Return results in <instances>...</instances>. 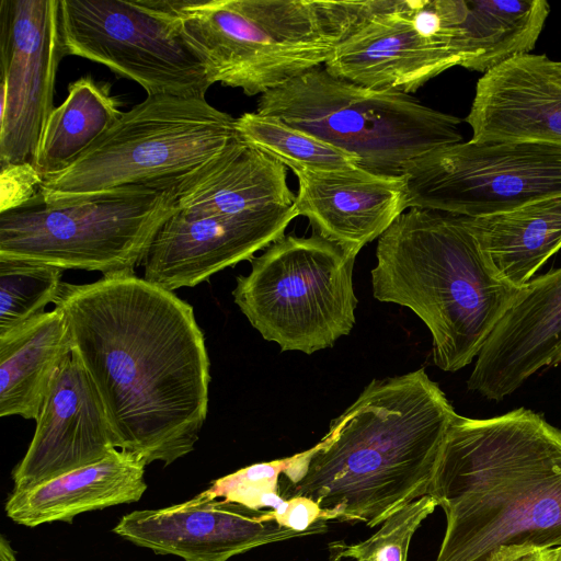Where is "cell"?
Wrapping results in <instances>:
<instances>
[{
	"label": "cell",
	"instance_id": "obj_16",
	"mask_svg": "<svg viewBox=\"0 0 561 561\" xmlns=\"http://www.w3.org/2000/svg\"><path fill=\"white\" fill-rule=\"evenodd\" d=\"M113 449L115 437L102 402L71 353L53 381L26 454L12 472L13 492L100 461Z\"/></svg>",
	"mask_w": 561,
	"mask_h": 561
},
{
	"label": "cell",
	"instance_id": "obj_3",
	"mask_svg": "<svg viewBox=\"0 0 561 561\" xmlns=\"http://www.w3.org/2000/svg\"><path fill=\"white\" fill-rule=\"evenodd\" d=\"M456 415L424 368L374 379L316 446L291 456L280 495L311 497L340 522L381 525L428 494Z\"/></svg>",
	"mask_w": 561,
	"mask_h": 561
},
{
	"label": "cell",
	"instance_id": "obj_8",
	"mask_svg": "<svg viewBox=\"0 0 561 561\" xmlns=\"http://www.w3.org/2000/svg\"><path fill=\"white\" fill-rule=\"evenodd\" d=\"M355 259L317 233L284 234L250 261L232 296L264 340L310 355L333 346L355 324Z\"/></svg>",
	"mask_w": 561,
	"mask_h": 561
},
{
	"label": "cell",
	"instance_id": "obj_4",
	"mask_svg": "<svg viewBox=\"0 0 561 561\" xmlns=\"http://www.w3.org/2000/svg\"><path fill=\"white\" fill-rule=\"evenodd\" d=\"M376 259L374 297L425 323L444 371L478 356L522 288L500 276L465 216L451 213L409 208L378 238Z\"/></svg>",
	"mask_w": 561,
	"mask_h": 561
},
{
	"label": "cell",
	"instance_id": "obj_28",
	"mask_svg": "<svg viewBox=\"0 0 561 561\" xmlns=\"http://www.w3.org/2000/svg\"><path fill=\"white\" fill-rule=\"evenodd\" d=\"M437 506V502L427 494L408 503L388 517L381 527L364 541H331L328 545L330 561H408L413 535Z\"/></svg>",
	"mask_w": 561,
	"mask_h": 561
},
{
	"label": "cell",
	"instance_id": "obj_22",
	"mask_svg": "<svg viewBox=\"0 0 561 561\" xmlns=\"http://www.w3.org/2000/svg\"><path fill=\"white\" fill-rule=\"evenodd\" d=\"M71 353L66 319L56 307L0 336V416L36 421Z\"/></svg>",
	"mask_w": 561,
	"mask_h": 561
},
{
	"label": "cell",
	"instance_id": "obj_18",
	"mask_svg": "<svg viewBox=\"0 0 561 561\" xmlns=\"http://www.w3.org/2000/svg\"><path fill=\"white\" fill-rule=\"evenodd\" d=\"M465 121L473 141L561 146V62L530 53L482 75Z\"/></svg>",
	"mask_w": 561,
	"mask_h": 561
},
{
	"label": "cell",
	"instance_id": "obj_9",
	"mask_svg": "<svg viewBox=\"0 0 561 561\" xmlns=\"http://www.w3.org/2000/svg\"><path fill=\"white\" fill-rule=\"evenodd\" d=\"M176 199L178 188H130L65 205H47L37 194V203L0 214V256L134 274Z\"/></svg>",
	"mask_w": 561,
	"mask_h": 561
},
{
	"label": "cell",
	"instance_id": "obj_11",
	"mask_svg": "<svg viewBox=\"0 0 561 561\" xmlns=\"http://www.w3.org/2000/svg\"><path fill=\"white\" fill-rule=\"evenodd\" d=\"M405 205L479 217L561 194V146L536 141H460L411 161Z\"/></svg>",
	"mask_w": 561,
	"mask_h": 561
},
{
	"label": "cell",
	"instance_id": "obj_14",
	"mask_svg": "<svg viewBox=\"0 0 561 561\" xmlns=\"http://www.w3.org/2000/svg\"><path fill=\"white\" fill-rule=\"evenodd\" d=\"M297 216L295 203L197 218L176 209L146 254L144 278L170 291L194 287L226 267L251 261L282 238Z\"/></svg>",
	"mask_w": 561,
	"mask_h": 561
},
{
	"label": "cell",
	"instance_id": "obj_34",
	"mask_svg": "<svg viewBox=\"0 0 561 561\" xmlns=\"http://www.w3.org/2000/svg\"><path fill=\"white\" fill-rule=\"evenodd\" d=\"M545 561H561V546L543 550Z\"/></svg>",
	"mask_w": 561,
	"mask_h": 561
},
{
	"label": "cell",
	"instance_id": "obj_10",
	"mask_svg": "<svg viewBox=\"0 0 561 561\" xmlns=\"http://www.w3.org/2000/svg\"><path fill=\"white\" fill-rule=\"evenodd\" d=\"M176 0H59L64 56H78L140 84L147 95L205 98L213 85L180 34Z\"/></svg>",
	"mask_w": 561,
	"mask_h": 561
},
{
	"label": "cell",
	"instance_id": "obj_6",
	"mask_svg": "<svg viewBox=\"0 0 561 561\" xmlns=\"http://www.w3.org/2000/svg\"><path fill=\"white\" fill-rule=\"evenodd\" d=\"M236 118L205 98L147 95L73 163L43 180L47 205L130 190L178 188L236 137Z\"/></svg>",
	"mask_w": 561,
	"mask_h": 561
},
{
	"label": "cell",
	"instance_id": "obj_5",
	"mask_svg": "<svg viewBox=\"0 0 561 561\" xmlns=\"http://www.w3.org/2000/svg\"><path fill=\"white\" fill-rule=\"evenodd\" d=\"M376 0H176L186 45L211 84L264 94L324 66Z\"/></svg>",
	"mask_w": 561,
	"mask_h": 561
},
{
	"label": "cell",
	"instance_id": "obj_25",
	"mask_svg": "<svg viewBox=\"0 0 561 561\" xmlns=\"http://www.w3.org/2000/svg\"><path fill=\"white\" fill-rule=\"evenodd\" d=\"M110 84L84 76L68 87L65 101L44 125L32 163L43 180L73 163L123 114Z\"/></svg>",
	"mask_w": 561,
	"mask_h": 561
},
{
	"label": "cell",
	"instance_id": "obj_32",
	"mask_svg": "<svg viewBox=\"0 0 561 561\" xmlns=\"http://www.w3.org/2000/svg\"><path fill=\"white\" fill-rule=\"evenodd\" d=\"M491 561H545L543 550L536 549H504Z\"/></svg>",
	"mask_w": 561,
	"mask_h": 561
},
{
	"label": "cell",
	"instance_id": "obj_24",
	"mask_svg": "<svg viewBox=\"0 0 561 561\" xmlns=\"http://www.w3.org/2000/svg\"><path fill=\"white\" fill-rule=\"evenodd\" d=\"M459 38L461 67L483 75L507 60L530 54L550 5L545 0H465Z\"/></svg>",
	"mask_w": 561,
	"mask_h": 561
},
{
	"label": "cell",
	"instance_id": "obj_13",
	"mask_svg": "<svg viewBox=\"0 0 561 561\" xmlns=\"http://www.w3.org/2000/svg\"><path fill=\"white\" fill-rule=\"evenodd\" d=\"M0 16V162H32L65 57L59 0H1Z\"/></svg>",
	"mask_w": 561,
	"mask_h": 561
},
{
	"label": "cell",
	"instance_id": "obj_30",
	"mask_svg": "<svg viewBox=\"0 0 561 561\" xmlns=\"http://www.w3.org/2000/svg\"><path fill=\"white\" fill-rule=\"evenodd\" d=\"M42 175L31 161L1 163L0 214L21 208L38 194Z\"/></svg>",
	"mask_w": 561,
	"mask_h": 561
},
{
	"label": "cell",
	"instance_id": "obj_1",
	"mask_svg": "<svg viewBox=\"0 0 561 561\" xmlns=\"http://www.w3.org/2000/svg\"><path fill=\"white\" fill-rule=\"evenodd\" d=\"M54 304L116 448L146 466L193 451L207 416L210 362L192 306L135 273L64 283Z\"/></svg>",
	"mask_w": 561,
	"mask_h": 561
},
{
	"label": "cell",
	"instance_id": "obj_12",
	"mask_svg": "<svg viewBox=\"0 0 561 561\" xmlns=\"http://www.w3.org/2000/svg\"><path fill=\"white\" fill-rule=\"evenodd\" d=\"M465 0H376L324 64L329 73L377 90L412 93L461 66Z\"/></svg>",
	"mask_w": 561,
	"mask_h": 561
},
{
	"label": "cell",
	"instance_id": "obj_29",
	"mask_svg": "<svg viewBox=\"0 0 561 561\" xmlns=\"http://www.w3.org/2000/svg\"><path fill=\"white\" fill-rule=\"evenodd\" d=\"M291 457L268 462L254 463L221 477L199 493L209 499H222L252 510H276L284 497L279 493L278 480L290 463Z\"/></svg>",
	"mask_w": 561,
	"mask_h": 561
},
{
	"label": "cell",
	"instance_id": "obj_15",
	"mask_svg": "<svg viewBox=\"0 0 561 561\" xmlns=\"http://www.w3.org/2000/svg\"><path fill=\"white\" fill-rule=\"evenodd\" d=\"M113 531L131 543L185 561H227L267 543L317 535L279 526L272 510L197 494L176 505L134 511Z\"/></svg>",
	"mask_w": 561,
	"mask_h": 561
},
{
	"label": "cell",
	"instance_id": "obj_27",
	"mask_svg": "<svg viewBox=\"0 0 561 561\" xmlns=\"http://www.w3.org/2000/svg\"><path fill=\"white\" fill-rule=\"evenodd\" d=\"M62 268L19 257L0 256V336L45 312L62 287Z\"/></svg>",
	"mask_w": 561,
	"mask_h": 561
},
{
	"label": "cell",
	"instance_id": "obj_23",
	"mask_svg": "<svg viewBox=\"0 0 561 561\" xmlns=\"http://www.w3.org/2000/svg\"><path fill=\"white\" fill-rule=\"evenodd\" d=\"M465 218L500 276L517 287L561 249V194Z\"/></svg>",
	"mask_w": 561,
	"mask_h": 561
},
{
	"label": "cell",
	"instance_id": "obj_19",
	"mask_svg": "<svg viewBox=\"0 0 561 561\" xmlns=\"http://www.w3.org/2000/svg\"><path fill=\"white\" fill-rule=\"evenodd\" d=\"M295 206L314 233L357 255L407 210L401 176H386L360 167L336 171H295Z\"/></svg>",
	"mask_w": 561,
	"mask_h": 561
},
{
	"label": "cell",
	"instance_id": "obj_20",
	"mask_svg": "<svg viewBox=\"0 0 561 561\" xmlns=\"http://www.w3.org/2000/svg\"><path fill=\"white\" fill-rule=\"evenodd\" d=\"M145 467L134 455L116 448L100 461L12 491L5 513L16 524L35 527L56 520L71 523L83 512L138 502L147 489Z\"/></svg>",
	"mask_w": 561,
	"mask_h": 561
},
{
	"label": "cell",
	"instance_id": "obj_26",
	"mask_svg": "<svg viewBox=\"0 0 561 561\" xmlns=\"http://www.w3.org/2000/svg\"><path fill=\"white\" fill-rule=\"evenodd\" d=\"M238 136L295 171H336L358 167L355 156L293 127L280 118L244 113L236 118Z\"/></svg>",
	"mask_w": 561,
	"mask_h": 561
},
{
	"label": "cell",
	"instance_id": "obj_31",
	"mask_svg": "<svg viewBox=\"0 0 561 561\" xmlns=\"http://www.w3.org/2000/svg\"><path fill=\"white\" fill-rule=\"evenodd\" d=\"M272 511L279 526L298 533L323 534L328 531L327 520L337 519L333 512L323 510L316 500L302 495L285 499Z\"/></svg>",
	"mask_w": 561,
	"mask_h": 561
},
{
	"label": "cell",
	"instance_id": "obj_21",
	"mask_svg": "<svg viewBox=\"0 0 561 561\" xmlns=\"http://www.w3.org/2000/svg\"><path fill=\"white\" fill-rule=\"evenodd\" d=\"M295 198L287 184V168L237 136L178 187L176 209L197 218L289 206Z\"/></svg>",
	"mask_w": 561,
	"mask_h": 561
},
{
	"label": "cell",
	"instance_id": "obj_7",
	"mask_svg": "<svg viewBox=\"0 0 561 561\" xmlns=\"http://www.w3.org/2000/svg\"><path fill=\"white\" fill-rule=\"evenodd\" d=\"M256 112L278 117L386 176H402L414 159L462 140L458 117L408 93L334 77L324 66L260 95Z\"/></svg>",
	"mask_w": 561,
	"mask_h": 561
},
{
	"label": "cell",
	"instance_id": "obj_33",
	"mask_svg": "<svg viewBox=\"0 0 561 561\" xmlns=\"http://www.w3.org/2000/svg\"><path fill=\"white\" fill-rule=\"evenodd\" d=\"M0 561H18L16 553L4 535L0 536Z\"/></svg>",
	"mask_w": 561,
	"mask_h": 561
},
{
	"label": "cell",
	"instance_id": "obj_17",
	"mask_svg": "<svg viewBox=\"0 0 561 561\" xmlns=\"http://www.w3.org/2000/svg\"><path fill=\"white\" fill-rule=\"evenodd\" d=\"M561 363V267L530 279L477 356L468 389L500 401Z\"/></svg>",
	"mask_w": 561,
	"mask_h": 561
},
{
	"label": "cell",
	"instance_id": "obj_2",
	"mask_svg": "<svg viewBox=\"0 0 561 561\" xmlns=\"http://www.w3.org/2000/svg\"><path fill=\"white\" fill-rule=\"evenodd\" d=\"M428 495L446 515L435 561H491L561 546V430L529 409L457 414Z\"/></svg>",
	"mask_w": 561,
	"mask_h": 561
}]
</instances>
